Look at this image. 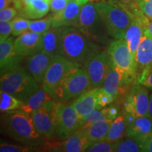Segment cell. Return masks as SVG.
I'll list each match as a JSON object with an SVG mask.
<instances>
[{"mask_svg":"<svg viewBox=\"0 0 152 152\" xmlns=\"http://www.w3.org/2000/svg\"><path fill=\"white\" fill-rule=\"evenodd\" d=\"M92 142L79 128L68 137L61 144V151L66 152H83L92 144Z\"/></svg>","mask_w":152,"mask_h":152,"instance_id":"21","label":"cell"},{"mask_svg":"<svg viewBox=\"0 0 152 152\" xmlns=\"http://www.w3.org/2000/svg\"><path fill=\"white\" fill-rule=\"evenodd\" d=\"M68 0H50V11L57 13L62 11L68 5Z\"/></svg>","mask_w":152,"mask_h":152,"instance_id":"41","label":"cell"},{"mask_svg":"<svg viewBox=\"0 0 152 152\" xmlns=\"http://www.w3.org/2000/svg\"><path fill=\"white\" fill-rule=\"evenodd\" d=\"M30 148L24 147L22 146L11 145L9 144H1L0 146V151L1 152H28L30 151Z\"/></svg>","mask_w":152,"mask_h":152,"instance_id":"40","label":"cell"},{"mask_svg":"<svg viewBox=\"0 0 152 152\" xmlns=\"http://www.w3.org/2000/svg\"><path fill=\"white\" fill-rule=\"evenodd\" d=\"M149 96L146 87L140 85L133 87L125 99L124 106L127 114L134 117L148 116Z\"/></svg>","mask_w":152,"mask_h":152,"instance_id":"12","label":"cell"},{"mask_svg":"<svg viewBox=\"0 0 152 152\" xmlns=\"http://www.w3.org/2000/svg\"><path fill=\"white\" fill-rule=\"evenodd\" d=\"M106 109H107L108 116H109V119L114 120L116 118V115L118 114L117 108L114 107V106H111V107L106 108Z\"/></svg>","mask_w":152,"mask_h":152,"instance_id":"44","label":"cell"},{"mask_svg":"<svg viewBox=\"0 0 152 152\" xmlns=\"http://www.w3.org/2000/svg\"><path fill=\"white\" fill-rule=\"evenodd\" d=\"M115 149V142H109L107 140L96 142L92 143L86 149L88 152H113Z\"/></svg>","mask_w":152,"mask_h":152,"instance_id":"34","label":"cell"},{"mask_svg":"<svg viewBox=\"0 0 152 152\" xmlns=\"http://www.w3.org/2000/svg\"><path fill=\"white\" fill-rule=\"evenodd\" d=\"M42 35L30 30L25 32L15 39V52L23 57H28L42 52Z\"/></svg>","mask_w":152,"mask_h":152,"instance_id":"13","label":"cell"},{"mask_svg":"<svg viewBox=\"0 0 152 152\" xmlns=\"http://www.w3.org/2000/svg\"><path fill=\"white\" fill-rule=\"evenodd\" d=\"M54 100L56 99L41 87L35 94L30 96L26 102H23L22 106L18 111H23L31 114Z\"/></svg>","mask_w":152,"mask_h":152,"instance_id":"26","label":"cell"},{"mask_svg":"<svg viewBox=\"0 0 152 152\" xmlns=\"http://www.w3.org/2000/svg\"><path fill=\"white\" fill-rule=\"evenodd\" d=\"M79 65L80 64L72 61L63 56H54L42 83L44 90L53 96L65 76L73 68Z\"/></svg>","mask_w":152,"mask_h":152,"instance_id":"8","label":"cell"},{"mask_svg":"<svg viewBox=\"0 0 152 152\" xmlns=\"http://www.w3.org/2000/svg\"><path fill=\"white\" fill-rule=\"evenodd\" d=\"M90 1V0H80L79 2L81 3L82 4L85 5V4H87V2H88V1Z\"/></svg>","mask_w":152,"mask_h":152,"instance_id":"49","label":"cell"},{"mask_svg":"<svg viewBox=\"0 0 152 152\" xmlns=\"http://www.w3.org/2000/svg\"><path fill=\"white\" fill-rule=\"evenodd\" d=\"M151 69H152V66H151Z\"/></svg>","mask_w":152,"mask_h":152,"instance_id":"51","label":"cell"},{"mask_svg":"<svg viewBox=\"0 0 152 152\" xmlns=\"http://www.w3.org/2000/svg\"><path fill=\"white\" fill-rule=\"evenodd\" d=\"M23 102L18 99L10 94L3 92H0V110L2 112L18 111L21 107Z\"/></svg>","mask_w":152,"mask_h":152,"instance_id":"28","label":"cell"},{"mask_svg":"<svg viewBox=\"0 0 152 152\" xmlns=\"http://www.w3.org/2000/svg\"><path fill=\"white\" fill-rule=\"evenodd\" d=\"M138 1H139V0H138Z\"/></svg>","mask_w":152,"mask_h":152,"instance_id":"52","label":"cell"},{"mask_svg":"<svg viewBox=\"0 0 152 152\" xmlns=\"http://www.w3.org/2000/svg\"><path fill=\"white\" fill-rule=\"evenodd\" d=\"M68 1H73V0H68ZM77 1H80V0H77Z\"/></svg>","mask_w":152,"mask_h":152,"instance_id":"50","label":"cell"},{"mask_svg":"<svg viewBox=\"0 0 152 152\" xmlns=\"http://www.w3.org/2000/svg\"><path fill=\"white\" fill-rule=\"evenodd\" d=\"M140 144L142 151L152 152V133L140 142Z\"/></svg>","mask_w":152,"mask_h":152,"instance_id":"42","label":"cell"},{"mask_svg":"<svg viewBox=\"0 0 152 152\" xmlns=\"http://www.w3.org/2000/svg\"><path fill=\"white\" fill-rule=\"evenodd\" d=\"M61 30L62 27H52L45 34H43V52L52 55L53 56H61Z\"/></svg>","mask_w":152,"mask_h":152,"instance_id":"23","label":"cell"},{"mask_svg":"<svg viewBox=\"0 0 152 152\" xmlns=\"http://www.w3.org/2000/svg\"><path fill=\"white\" fill-rule=\"evenodd\" d=\"M99 88L90 89L82 94L72 103L80 118L86 116L97 109V98Z\"/></svg>","mask_w":152,"mask_h":152,"instance_id":"18","label":"cell"},{"mask_svg":"<svg viewBox=\"0 0 152 152\" xmlns=\"http://www.w3.org/2000/svg\"><path fill=\"white\" fill-rule=\"evenodd\" d=\"M68 102H57L55 113V135L63 140L80 128L78 113L72 103Z\"/></svg>","mask_w":152,"mask_h":152,"instance_id":"7","label":"cell"},{"mask_svg":"<svg viewBox=\"0 0 152 152\" xmlns=\"http://www.w3.org/2000/svg\"><path fill=\"white\" fill-rule=\"evenodd\" d=\"M12 22V35L14 37H18L25 32L29 30V26L30 20L24 17H15L11 20Z\"/></svg>","mask_w":152,"mask_h":152,"instance_id":"33","label":"cell"},{"mask_svg":"<svg viewBox=\"0 0 152 152\" xmlns=\"http://www.w3.org/2000/svg\"><path fill=\"white\" fill-rule=\"evenodd\" d=\"M132 77L133 76L127 75L118 68L111 65L102 88L115 98L118 95L123 94L125 85L128 83L129 78Z\"/></svg>","mask_w":152,"mask_h":152,"instance_id":"17","label":"cell"},{"mask_svg":"<svg viewBox=\"0 0 152 152\" xmlns=\"http://www.w3.org/2000/svg\"><path fill=\"white\" fill-rule=\"evenodd\" d=\"M75 28L96 44L109 45L112 40L105 24L101 18L96 3L88 1L82 7Z\"/></svg>","mask_w":152,"mask_h":152,"instance_id":"4","label":"cell"},{"mask_svg":"<svg viewBox=\"0 0 152 152\" xmlns=\"http://www.w3.org/2000/svg\"><path fill=\"white\" fill-rule=\"evenodd\" d=\"M106 119H109L106 108L100 110V111L99 109H95L86 116L80 118V128H83L93 123Z\"/></svg>","mask_w":152,"mask_h":152,"instance_id":"31","label":"cell"},{"mask_svg":"<svg viewBox=\"0 0 152 152\" xmlns=\"http://www.w3.org/2000/svg\"><path fill=\"white\" fill-rule=\"evenodd\" d=\"M11 2H12L11 0H0V10L8 7Z\"/></svg>","mask_w":152,"mask_h":152,"instance_id":"45","label":"cell"},{"mask_svg":"<svg viewBox=\"0 0 152 152\" xmlns=\"http://www.w3.org/2000/svg\"><path fill=\"white\" fill-rule=\"evenodd\" d=\"M127 125L128 124L125 121V115H119L115 118L110 126L105 140L113 142L122 138L125 133Z\"/></svg>","mask_w":152,"mask_h":152,"instance_id":"27","label":"cell"},{"mask_svg":"<svg viewBox=\"0 0 152 152\" xmlns=\"http://www.w3.org/2000/svg\"><path fill=\"white\" fill-rule=\"evenodd\" d=\"M109 1L121 7L130 13L134 17L143 15L139 7L138 0H109Z\"/></svg>","mask_w":152,"mask_h":152,"instance_id":"32","label":"cell"},{"mask_svg":"<svg viewBox=\"0 0 152 152\" xmlns=\"http://www.w3.org/2000/svg\"><path fill=\"white\" fill-rule=\"evenodd\" d=\"M89 90H90L89 75L85 68L79 65L65 76L55 91L53 97L58 102H69Z\"/></svg>","mask_w":152,"mask_h":152,"instance_id":"6","label":"cell"},{"mask_svg":"<svg viewBox=\"0 0 152 152\" xmlns=\"http://www.w3.org/2000/svg\"><path fill=\"white\" fill-rule=\"evenodd\" d=\"M139 83L143 86L152 89V69L151 68L144 70L139 77Z\"/></svg>","mask_w":152,"mask_h":152,"instance_id":"37","label":"cell"},{"mask_svg":"<svg viewBox=\"0 0 152 152\" xmlns=\"http://www.w3.org/2000/svg\"><path fill=\"white\" fill-rule=\"evenodd\" d=\"M138 4L142 14L152 20V0H139Z\"/></svg>","mask_w":152,"mask_h":152,"instance_id":"38","label":"cell"},{"mask_svg":"<svg viewBox=\"0 0 152 152\" xmlns=\"http://www.w3.org/2000/svg\"><path fill=\"white\" fill-rule=\"evenodd\" d=\"M50 10V0H33L29 4L19 10L20 16L28 19H39Z\"/></svg>","mask_w":152,"mask_h":152,"instance_id":"24","label":"cell"},{"mask_svg":"<svg viewBox=\"0 0 152 152\" xmlns=\"http://www.w3.org/2000/svg\"><path fill=\"white\" fill-rule=\"evenodd\" d=\"M18 11L16 8L7 7V8L0 10V20L3 21H11L16 16Z\"/></svg>","mask_w":152,"mask_h":152,"instance_id":"39","label":"cell"},{"mask_svg":"<svg viewBox=\"0 0 152 152\" xmlns=\"http://www.w3.org/2000/svg\"><path fill=\"white\" fill-rule=\"evenodd\" d=\"M32 1H33V0H21V2L23 4V7L28 5ZM19 10H20V9H19Z\"/></svg>","mask_w":152,"mask_h":152,"instance_id":"48","label":"cell"},{"mask_svg":"<svg viewBox=\"0 0 152 152\" xmlns=\"http://www.w3.org/2000/svg\"><path fill=\"white\" fill-rule=\"evenodd\" d=\"M13 3L14 4L15 7L16 9H20L23 7V4L21 2V0H11Z\"/></svg>","mask_w":152,"mask_h":152,"instance_id":"47","label":"cell"},{"mask_svg":"<svg viewBox=\"0 0 152 152\" xmlns=\"http://www.w3.org/2000/svg\"><path fill=\"white\" fill-rule=\"evenodd\" d=\"M114 99H115V97H114L113 95L106 92L104 89H102L101 87V88H99V90L97 98V109H100L102 107H104L105 106L111 104L113 102Z\"/></svg>","mask_w":152,"mask_h":152,"instance_id":"35","label":"cell"},{"mask_svg":"<svg viewBox=\"0 0 152 152\" xmlns=\"http://www.w3.org/2000/svg\"><path fill=\"white\" fill-rule=\"evenodd\" d=\"M83 4L77 0H73L68 2V5L59 12L52 15V28L75 27Z\"/></svg>","mask_w":152,"mask_h":152,"instance_id":"15","label":"cell"},{"mask_svg":"<svg viewBox=\"0 0 152 152\" xmlns=\"http://www.w3.org/2000/svg\"><path fill=\"white\" fill-rule=\"evenodd\" d=\"M57 102L56 100L52 101L30 114L35 128L45 138H51L55 135V113Z\"/></svg>","mask_w":152,"mask_h":152,"instance_id":"11","label":"cell"},{"mask_svg":"<svg viewBox=\"0 0 152 152\" xmlns=\"http://www.w3.org/2000/svg\"><path fill=\"white\" fill-rule=\"evenodd\" d=\"M12 30V22L0 20V42L8 39Z\"/></svg>","mask_w":152,"mask_h":152,"instance_id":"36","label":"cell"},{"mask_svg":"<svg viewBox=\"0 0 152 152\" xmlns=\"http://www.w3.org/2000/svg\"><path fill=\"white\" fill-rule=\"evenodd\" d=\"M52 26V15L48 16L44 18L37 19L35 20H30L29 30L38 33L39 35H43L47 30H49Z\"/></svg>","mask_w":152,"mask_h":152,"instance_id":"30","label":"cell"},{"mask_svg":"<svg viewBox=\"0 0 152 152\" xmlns=\"http://www.w3.org/2000/svg\"><path fill=\"white\" fill-rule=\"evenodd\" d=\"M126 135L142 142L152 133V118L148 116L136 118L132 123L128 124Z\"/></svg>","mask_w":152,"mask_h":152,"instance_id":"20","label":"cell"},{"mask_svg":"<svg viewBox=\"0 0 152 152\" xmlns=\"http://www.w3.org/2000/svg\"><path fill=\"white\" fill-rule=\"evenodd\" d=\"M148 117L152 118V94L149 96V109H148Z\"/></svg>","mask_w":152,"mask_h":152,"instance_id":"46","label":"cell"},{"mask_svg":"<svg viewBox=\"0 0 152 152\" xmlns=\"http://www.w3.org/2000/svg\"><path fill=\"white\" fill-rule=\"evenodd\" d=\"M14 41L13 37H9L0 42V68L1 71L13 66L21 64L23 57L19 56L15 52Z\"/></svg>","mask_w":152,"mask_h":152,"instance_id":"19","label":"cell"},{"mask_svg":"<svg viewBox=\"0 0 152 152\" xmlns=\"http://www.w3.org/2000/svg\"><path fill=\"white\" fill-rule=\"evenodd\" d=\"M148 18L144 15L134 17L132 22L126 30L124 39L128 44L129 48L132 54L133 59L136 64L137 52L144 33V28ZM137 69V68H136Z\"/></svg>","mask_w":152,"mask_h":152,"instance_id":"16","label":"cell"},{"mask_svg":"<svg viewBox=\"0 0 152 152\" xmlns=\"http://www.w3.org/2000/svg\"><path fill=\"white\" fill-rule=\"evenodd\" d=\"M113 121V119L102 120L80 129L92 143H94L105 140Z\"/></svg>","mask_w":152,"mask_h":152,"instance_id":"25","label":"cell"},{"mask_svg":"<svg viewBox=\"0 0 152 152\" xmlns=\"http://www.w3.org/2000/svg\"><path fill=\"white\" fill-rule=\"evenodd\" d=\"M152 66V37L144 35L142 36L136 56L137 71L141 73L144 70Z\"/></svg>","mask_w":152,"mask_h":152,"instance_id":"22","label":"cell"},{"mask_svg":"<svg viewBox=\"0 0 152 152\" xmlns=\"http://www.w3.org/2000/svg\"><path fill=\"white\" fill-rule=\"evenodd\" d=\"M1 90L26 102L40 88L21 64L1 71Z\"/></svg>","mask_w":152,"mask_h":152,"instance_id":"2","label":"cell"},{"mask_svg":"<svg viewBox=\"0 0 152 152\" xmlns=\"http://www.w3.org/2000/svg\"><path fill=\"white\" fill-rule=\"evenodd\" d=\"M96 7L111 37L115 39L124 38L126 30L134 17L110 1H99L96 3Z\"/></svg>","mask_w":152,"mask_h":152,"instance_id":"5","label":"cell"},{"mask_svg":"<svg viewBox=\"0 0 152 152\" xmlns=\"http://www.w3.org/2000/svg\"><path fill=\"white\" fill-rule=\"evenodd\" d=\"M144 35L149 36V37H152V20H148L146 23L145 28H144Z\"/></svg>","mask_w":152,"mask_h":152,"instance_id":"43","label":"cell"},{"mask_svg":"<svg viewBox=\"0 0 152 152\" xmlns=\"http://www.w3.org/2000/svg\"><path fill=\"white\" fill-rule=\"evenodd\" d=\"M11 112L4 118V125L9 135L27 145L41 144L45 137L35 128L31 115L23 111Z\"/></svg>","mask_w":152,"mask_h":152,"instance_id":"3","label":"cell"},{"mask_svg":"<svg viewBox=\"0 0 152 152\" xmlns=\"http://www.w3.org/2000/svg\"><path fill=\"white\" fill-rule=\"evenodd\" d=\"M116 152H137L142 151L140 142L136 139L128 137V138L122 139L115 142V149Z\"/></svg>","mask_w":152,"mask_h":152,"instance_id":"29","label":"cell"},{"mask_svg":"<svg viewBox=\"0 0 152 152\" xmlns=\"http://www.w3.org/2000/svg\"><path fill=\"white\" fill-rule=\"evenodd\" d=\"M61 45V56L83 65L92 55L101 50L98 44L73 26L62 27Z\"/></svg>","mask_w":152,"mask_h":152,"instance_id":"1","label":"cell"},{"mask_svg":"<svg viewBox=\"0 0 152 152\" xmlns=\"http://www.w3.org/2000/svg\"><path fill=\"white\" fill-rule=\"evenodd\" d=\"M54 57L42 51L28 56L24 68L38 83L42 84Z\"/></svg>","mask_w":152,"mask_h":152,"instance_id":"14","label":"cell"},{"mask_svg":"<svg viewBox=\"0 0 152 152\" xmlns=\"http://www.w3.org/2000/svg\"><path fill=\"white\" fill-rule=\"evenodd\" d=\"M107 52L112 65L127 75L134 77L137 72L136 64L124 38L115 39L109 44Z\"/></svg>","mask_w":152,"mask_h":152,"instance_id":"10","label":"cell"},{"mask_svg":"<svg viewBox=\"0 0 152 152\" xmlns=\"http://www.w3.org/2000/svg\"><path fill=\"white\" fill-rule=\"evenodd\" d=\"M112 65L107 50L94 53L83 64L90 81V89L101 88Z\"/></svg>","mask_w":152,"mask_h":152,"instance_id":"9","label":"cell"}]
</instances>
